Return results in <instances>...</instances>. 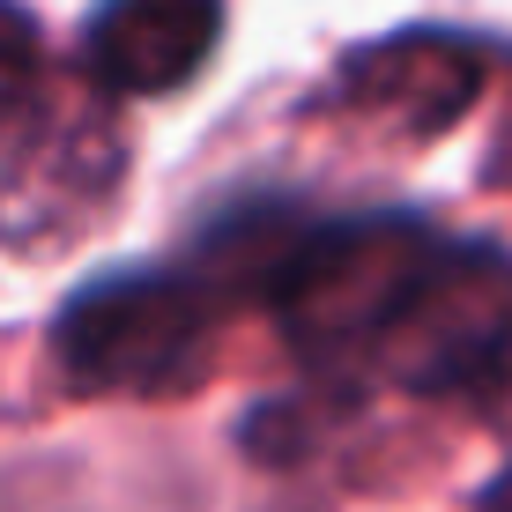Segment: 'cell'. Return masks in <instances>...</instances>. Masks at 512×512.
<instances>
[{"label": "cell", "instance_id": "obj_1", "mask_svg": "<svg viewBox=\"0 0 512 512\" xmlns=\"http://www.w3.org/2000/svg\"><path fill=\"white\" fill-rule=\"evenodd\" d=\"M208 282L171 268H119L67 297L52 357L75 394H164L208 342Z\"/></svg>", "mask_w": 512, "mask_h": 512}, {"label": "cell", "instance_id": "obj_2", "mask_svg": "<svg viewBox=\"0 0 512 512\" xmlns=\"http://www.w3.org/2000/svg\"><path fill=\"white\" fill-rule=\"evenodd\" d=\"M431 253H438V238L416 216H357V223L305 231L268 282L282 334L305 357H334V349L379 342V327L401 312V297L416 290Z\"/></svg>", "mask_w": 512, "mask_h": 512}, {"label": "cell", "instance_id": "obj_3", "mask_svg": "<svg viewBox=\"0 0 512 512\" xmlns=\"http://www.w3.org/2000/svg\"><path fill=\"white\" fill-rule=\"evenodd\" d=\"M386 372L416 394H490L512 379V260L438 245L401 312L379 327Z\"/></svg>", "mask_w": 512, "mask_h": 512}, {"label": "cell", "instance_id": "obj_4", "mask_svg": "<svg viewBox=\"0 0 512 512\" xmlns=\"http://www.w3.org/2000/svg\"><path fill=\"white\" fill-rule=\"evenodd\" d=\"M223 38L216 0H104L82 30V67L112 97H164L201 75Z\"/></svg>", "mask_w": 512, "mask_h": 512}, {"label": "cell", "instance_id": "obj_5", "mask_svg": "<svg viewBox=\"0 0 512 512\" xmlns=\"http://www.w3.org/2000/svg\"><path fill=\"white\" fill-rule=\"evenodd\" d=\"M483 90V52L446 30H401L342 60V97L401 134H446Z\"/></svg>", "mask_w": 512, "mask_h": 512}, {"label": "cell", "instance_id": "obj_6", "mask_svg": "<svg viewBox=\"0 0 512 512\" xmlns=\"http://www.w3.org/2000/svg\"><path fill=\"white\" fill-rule=\"evenodd\" d=\"M30 90H38V38L15 8H0V134L23 119Z\"/></svg>", "mask_w": 512, "mask_h": 512}, {"label": "cell", "instance_id": "obj_7", "mask_svg": "<svg viewBox=\"0 0 512 512\" xmlns=\"http://www.w3.org/2000/svg\"><path fill=\"white\" fill-rule=\"evenodd\" d=\"M483 512H512V468L490 483V498H483Z\"/></svg>", "mask_w": 512, "mask_h": 512}]
</instances>
